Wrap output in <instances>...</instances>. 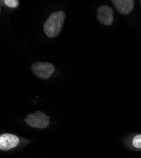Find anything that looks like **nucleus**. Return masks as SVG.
Masks as SVG:
<instances>
[{
  "label": "nucleus",
  "instance_id": "obj_1",
  "mask_svg": "<svg viewBox=\"0 0 141 158\" xmlns=\"http://www.w3.org/2000/svg\"><path fill=\"white\" fill-rule=\"evenodd\" d=\"M65 19V14L62 11H55L50 14L43 25L46 35L49 38L57 37L62 29Z\"/></svg>",
  "mask_w": 141,
  "mask_h": 158
},
{
  "label": "nucleus",
  "instance_id": "obj_2",
  "mask_svg": "<svg viewBox=\"0 0 141 158\" xmlns=\"http://www.w3.org/2000/svg\"><path fill=\"white\" fill-rule=\"evenodd\" d=\"M24 120L27 125L34 128L44 129L49 125V117L41 111L27 114Z\"/></svg>",
  "mask_w": 141,
  "mask_h": 158
},
{
  "label": "nucleus",
  "instance_id": "obj_3",
  "mask_svg": "<svg viewBox=\"0 0 141 158\" xmlns=\"http://www.w3.org/2000/svg\"><path fill=\"white\" fill-rule=\"evenodd\" d=\"M32 73L40 79L49 78L55 72V67L53 64L48 62H37L31 67Z\"/></svg>",
  "mask_w": 141,
  "mask_h": 158
},
{
  "label": "nucleus",
  "instance_id": "obj_4",
  "mask_svg": "<svg viewBox=\"0 0 141 158\" xmlns=\"http://www.w3.org/2000/svg\"><path fill=\"white\" fill-rule=\"evenodd\" d=\"M20 138L11 134H3L0 135V150L8 151L16 148L20 144Z\"/></svg>",
  "mask_w": 141,
  "mask_h": 158
},
{
  "label": "nucleus",
  "instance_id": "obj_5",
  "mask_svg": "<svg viewBox=\"0 0 141 158\" xmlns=\"http://www.w3.org/2000/svg\"><path fill=\"white\" fill-rule=\"evenodd\" d=\"M113 10L108 5L101 6L97 9V18L100 23L105 25H110L114 20Z\"/></svg>",
  "mask_w": 141,
  "mask_h": 158
},
{
  "label": "nucleus",
  "instance_id": "obj_6",
  "mask_svg": "<svg viewBox=\"0 0 141 158\" xmlns=\"http://www.w3.org/2000/svg\"><path fill=\"white\" fill-rule=\"evenodd\" d=\"M116 10L122 15L130 14L134 7V0H112Z\"/></svg>",
  "mask_w": 141,
  "mask_h": 158
},
{
  "label": "nucleus",
  "instance_id": "obj_7",
  "mask_svg": "<svg viewBox=\"0 0 141 158\" xmlns=\"http://www.w3.org/2000/svg\"><path fill=\"white\" fill-rule=\"evenodd\" d=\"M133 146L137 149H141V134L135 135L132 140Z\"/></svg>",
  "mask_w": 141,
  "mask_h": 158
},
{
  "label": "nucleus",
  "instance_id": "obj_8",
  "mask_svg": "<svg viewBox=\"0 0 141 158\" xmlns=\"http://www.w3.org/2000/svg\"><path fill=\"white\" fill-rule=\"evenodd\" d=\"M4 3L7 6L11 8H17L19 4L18 0H5Z\"/></svg>",
  "mask_w": 141,
  "mask_h": 158
},
{
  "label": "nucleus",
  "instance_id": "obj_9",
  "mask_svg": "<svg viewBox=\"0 0 141 158\" xmlns=\"http://www.w3.org/2000/svg\"><path fill=\"white\" fill-rule=\"evenodd\" d=\"M140 6H141V0L140 1Z\"/></svg>",
  "mask_w": 141,
  "mask_h": 158
}]
</instances>
